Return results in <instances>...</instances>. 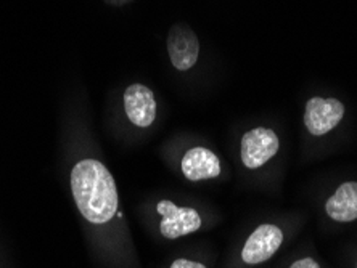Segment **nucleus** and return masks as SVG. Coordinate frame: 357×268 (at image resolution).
Wrapping results in <instances>:
<instances>
[{
	"mask_svg": "<svg viewBox=\"0 0 357 268\" xmlns=\"http://www.w3.org/2000/svg\"><path fill=\"white\" fill-rule=\"evenodd\" d=\"M328 217L337 222H353L357 219V183L348 182L338 187L332 198L325 204Z\"/></svg>",
	"mask_w": 357,
	"mask_h": 268,
	"instance_id": "1a4fd4ad",
	"label": "nucleus"
},
{
	"mask_svg": "<svg viewBox=\"0 0 357 268\" xmlns=\"http://www.w3.org/2000/svg\"><path fill=\"white\" fill-rule=\"evenodd\" d=\"M71 191L82 217L91 223H107L118 211L116 183L100 161L84 159L73 167Z\"/></svg>",
	"mask_w": 357,
	"mask_h": 268,
	"instance_id": "f257e3e1",
	"label": "nucleus"
},
{
	"mask_svg": "<svg viewBox=\"0 0 357 268\" xmlns=\"http://www.w3.org/2000/svg\"><path fill=\"white\" fill-rule=\"evenodd\" d=\"M167 54L172 66L177 71H188L197 65L199 55V42L197 34L187 24L177 23L167 34Z\"/></svg>",
	"mask_w": 357,
	"mask_h": 268,
	"instance_id": "20e7f679",
	"label": "nucleus"
},
{
	"mask_svg": "<svg viewBox=\"0 0 357 268\" xmlns=\"http://www.w3.org/2000/svg\"><path fill=\"white\" fill-rule=\"evenodd\" d=\"M283 243V233L277 225L264 223L256 228L241 251L245 264L256 265L269 260Z\"/></svg>",
	"mask_w": 357,
	"mask_h": 268,
	"instance_id": "423d86ee",
	"label": "nucleus"
},
{
	"mask_svg": "<svg viewBox=\"0 0 357 268\" xmlns=\"http://www.w3.org/2000/svg\"><path fill=\"white\" fill-rule=\"evenodd\" d=\"M182 173L190 182L208 180V178H216L220 173L219 157L211 150L195 146L190 148L182 157L181 162Z\"/></svg>",
	"mask_w": 357,
	"mask_h": 268,
	"instance_id": "6e6552de",
	"label": "nucleus"
},
{
	"mask_svg": "<svg viewBox=\"0 0 357 268\" xmlns=\"http://www.w3.org/2000/svg\"><path fill=\"white\" fill-rule=\"evenodd\" d=\"M171 268H206L199 262H193V260H187V259H177L174 260V264L171 265Z\"/></svg>",
	"mask_w": 357,
	"mask_h": 268,
	"instance_id": "9d476101",
	"label": "nucleus"
},
{
	"mask_svg": "<svg viewBox=\"0 0 357 268\" xmlns=\"http://www.w3.org/2000/svg\"><path fill=\"white\" fill-rule=\"evenodd\" d=\"M124 109L128 119L137 127H150L156 119L153 92L142 84H132L124 92Z\"/></svg>",
	"mask_w": 357,
	"mask_h": 268,
	"instance_id": "0eeeda50",
	"label": "nucleus"
},
{
	"mask_svg": "<svg viewBox=\"0 0 357 268\" xmlns=\"http://www.w3.org/2000/svg\"><path fill=\"white\" fill-rule=\"evenodd\" d=\"M278 136L272 129L256 127L241 136V161L248 169H259L277 155Z\"/></svg>",
	"mask_w": 357,
	"mask_h": 268,
	"instance_id": "7ed1b4c3",
	"label": "nucleus"
},
{
	"mask_svg": "<svg viewBox=\"0 0 357 268\" xmlns=\"http://www.w3.org/2000/svg\"><path fill=\"white\" fill-rule=\"evenodd\" d=\"M290 268H320V265L314 259H309V257H306V259L296 260L295 264H291Z\"/></svg>",
	"mask_w": 357,
	"mask_h": 268,
	"instance_id": "9b49d317",
	"label": "nucleus"
},
{
	"mask_svg": "<svg viewBox=\"0 0 357 268\" xmlns=\"http://www.w3.org/2000/svg\"><path fill=\"white\" fill-rule=\"evenodd\" d=\"M156 211L162 215L160 230L167 239H177L190 235L202 227V217L192 207H178L169 199H162L156 206Z\"/></svg>",
	"mask_w": 357,
	"mask_h": 268,
	"instance_id": "39448f33",
	"label": "nucleus"
},
{
	"mask_svg": "<svg viewBox=\"0 0 357 268\" xmlns=\"http://www.w3.org/2000/svg\"><path fill=\"white\" fill-rule=\"evenodd\" d=\"M344 118V104L337 98L312 97L304 109V125L311 135H325Z\"/></svg>",
	"mask_w": 357,
	"mask_h": 268,
	"instance_id": "f03ea898",
	"label": "nucleus"
},
{
	"mask_svg": "<svg viewBox=\"0 0 357 268\" xmlns=\"http://www.w3.org/2000/svg\"><path fill=\"white\" fill-rule=\"evenodd\" d=\"M132 2V0H105V3H108L109 7H124V5H128Z\"/></svg>",
	"mask_w": 357,
	"mask_h": 268,
	"instance_id": "f8f14e48",
	"label": "nucleus"
}]
</instances>
